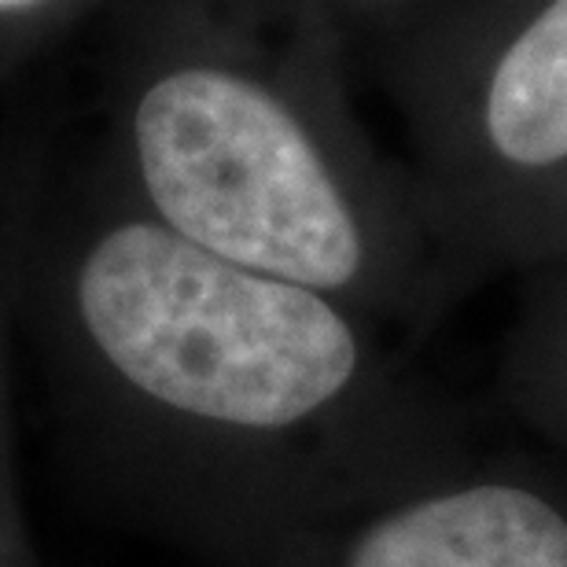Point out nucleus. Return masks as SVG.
<instances>
[{
	"label": "nucleus",
	"mask_w": 567,
	"mask_h": 567,
	"mask_svg": "<svg viewBox=\"0 0 567 567\" xmlns=\"http://www.w3.org/2000/svg\"><path fill=\"white\" fill-rule=\"evenodd\" d=\"M78 321L166 513L236 567L483 457L365 313L126 221L78 269Z\"/></svg>",
	"instance_id": "obj_1"
},
{
	"label": "nucleus",
	"mask_w": 567,
	"mask_h": 567,
	"mask_svg": "<svg viewBox=\"0 0 567 567\" xmlns=\"http://www.w3.org/2000/svg\"><path fill=\"white\" fill-rule=\"evenodd\" d=\"M133 147L155 221L225 262L413 332L464 295L416 181L347 158L266 78L177 66L141 96Z\"/></svg>",
	"instance_id": "obj_2"
},
{
	"label": "nucleus",
	"mask_w": 567,
	"mask_h": 567,
	"mask_svg": "<svg viewBox=\"0 0 567 567\" xmlns=\"http://www.w3.org/2000/svg\"><path fill=\"white\" fill-rule=\"evenodd\" d=\"M416 192L468 295L567 188V0H435L410 74Z\"/></svg>",
	"instance_id": "obj_3"
},
{
	"label": "nucleus",
	"mask_w": 567,
	"mask_h": 567,
	"mask_svg": "<svg viewBox=\"0 0 567 567\" xmlns=\"http://www.w3.org/2000/svg\"><path fill=\"white\" fill-rule=\"evenodd\" d=\"M247 567H567V475L524 457H480Z\"/></svg>",
	"instance_id": "obj_4"
},
{
	"label": "nucleus",
	"mask_w": 567,
	"mask_h": 567,
	"mask_svg": "<svg viewBox=\"0 0 567 567\" xmlns=\"http://www.w3.org/2000/svg\"><path fill=\"white\" fill-rule=\"evenodd\" d=\"M497 358L508 413L567 457V266L527 269Z\"/></svg>",
	"instance_id": "obj_5"
},
{
	"label": "nucleus",
	"mask_w": 567,
	"mask_h": 567,
	"mask_svg": "<svg viewBox=\"0 0 567 567\" xmlns=\"http://www.w3.org/2000/svg\"><path fill=\"white\" fill-rule=\"evenodd\" d=\"M542 266H567V188L553 207L542 214V221L527 233L513 258V274H527V269Z\"/></svg>",
	"instance_id": "obj_6"
},
{
	"label": "nucleus",
	"mask_w": 567,
	"mask_h": 567,
	"mask_svg": "<svg viewBox=\"0 0 567 567\" xmlns=\"http://www.w3.org/2000/svg\"><path fill=\"white\" fill-rule=\"evenodd\" d=\"M30 4H38V0H0V11H8V8H30Z\"/></svg>",
	"instance_id": "obj_7"
},
{
	"label": "nucleus",
	"mask_w": 567,
	"mask_h": 567,
	"mask_svg": "<svg viewBox=\"0 0 567 567\" xmlns=\"http://www.w3.org/2000/svg\"><path fill=\"white\" fill-rule=\"evenodd\" d=\"M410 4H424L427 8V4H435V0H410Z\"/></svg>",
	"instance_id": "obj_8"
}]
</instances>
